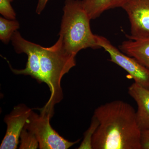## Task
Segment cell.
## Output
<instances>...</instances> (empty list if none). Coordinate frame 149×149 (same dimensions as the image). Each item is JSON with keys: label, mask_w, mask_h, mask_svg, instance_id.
<instances>
[{"label": "cell", "mask_w": 149, "mask_h": 149, "mask_svg": "<svg viewBox=\"0 0 149 149\" xmlns=\"http://www.w3.org/2000/svg\"><path fill=\"white\" fill-rule=\"evenodd\" d=\"M76 55L70 54L65 49L62 38L59 36L57 42L49 47L41 46L40 62L44 83L48 85L50 97L40 112L52 117L55 105L63 98L61 81L63 77L76 65Z\"/></svg>", "instance_id": "7a4b0ae2"}, {"label": "cell", "mask_w": 149, "mask_h": 149, "mask_svg": "<svg viewBox=\"0 0 149 149\" xmlns=\"http://www.w3.org/2000/svg\"><path fill=\"white\" fill-rule=\"evenodd\" d=\"M20 25L18 21L8 19L3 17H0V40L4 44H8L14 33L19 29Z\"/></svg>", "instance_id": "7c38bea8"}, {"label": "cell", "mask_w": 149, "mask_h": 149, "mask_svg": "<svg viewBox=\"0 0 149 149\" xmlns=\"http://www.w3.org/2000/svg\"><path fill=\"white\" fill-rule=\"evenodd\" d=\"M49 115L40 112V115L32 111L24 127L37 137L41 149H67L78 143L80 140L70 142L60 136L51 126Z\"/></svg>", "instance_id": "277c9868"}, {"label": "cell", "mask_w": 149, "mask_h": 149, "mask_svg": "<svg viewBox=\"0 0 149 149\" xmlns=\"http://www.w3.org/2000/svg\"><path fill=\"white\" fill-rule=\"evenodd\" d=\"M99 125L98 120L95 116L93 115L91 126L85 132L83 142L80 146L78 147V149H93L92 146V139Z\"/></svg>", "instance_id": "5bb4252c"}, {"label": "cell", "mask_w": 149, "mask_h": 149, "mask_svg": "<svg viewBox=\"0 0 149 149\" xmlns=\"http://www.w3.org/2000/svg\"><path fill=\"white\" fill-rule=\"evenodd\" d=\"M99 125L92 139L93 149H141V130L133 107L114 100L97 108Z\"/></svg>", "instance_id": "6da1fadb"}, {"label": "cell", "mask_w": 149, "mask_h": 149, "mask_svg": "<svg viewBox=\"0 0 149 149\" xmlns=\"http://www.w3.org/2000/svg\"><path fill=\"white\" fill-rule=\"evenodd\" d=\"M141 149H149V130L141 131Z\"/></svg>", "instance_id": "2e32d148"}, {"label": "cell", "mask_w": 149, "mask_h": 149, "mask_svg": "<svg viewBox=\"0 0 149 149\" xmlns=\"http://www.w3.org/2000/svg\"><path fill=\"white\" fill-rule=\"evenodd\" d=\"M122 8L130 23L131 40L149 38V0H128Z\"/></svg>", "instance_id": "52a82bcc"}, {"label": "cell", "mask_w": 149, "mask_h": 149, "mask_svg": "<svg viewBox=\"0 0 149 149\" xmlns=\"http://www.w3.org/2000/svg\"><path fill=\"white\" fill-rule=\"evenodd\" d=\"M32 111L24 104H20L15 107L10 114L6 116L4 121L7 128L0 149L17 148L20 134Z\"/></svg>", "instance_id": "ba28073f"}, {"label": "cell", "mask_w": 149, "mask_h": 149, "mask_svg": "<svg viewBox=\"0 0 149 149\" xmlns=\"http://www.w3.org/2000/svg\"><path fill=\"white\" fill-rule=\"evenodd\" d=\"M11 41L17 53L26 54L28 58L24 69H14L9 63L12 71L16 74L29 75L37 80L38 83H44L40 66V51L41 46L25 40L18 31L14 32Z\"/></svg>", "instance_id": "8992f818"}, {"label": "cell", "mask_w": 149, "mask_h": 149, "mask_svg": "<svg viewBox=\"0 0 149 149\" xmlns=\"http://www.w3.org/2000/svg\"><path fill=\"white\" fill-rule=\"evenodd\" d=\"M59 36L62 38L65 49L77 55L87 48L100 49L97 35L91 30V20L83 7L82 1L65 0Z\"/></svg>", "instance_id": "3957f363"}, {"label": "cell", "mask_w": 149, "mask_h": 149, "mask_svg": "<svg viewBox=\"0 0 149 149\" xmlns=\"http://www.w3.org/2000/svg\"><path fill=\"white\" fill-rule=\"evenodd\" d=\"M97 40L100 47L109 54L110 61L125 70L135 83L149 90V68L123 53L105 37L97 35Z\"/></svg>", "instance_id": "5b68a950"}, {"label": "cell", "mask_w": 149, "mask_h": 149, "mask_svg": "<svg viewBox=\"0 0 149 149\" xmlns=\"http://www.w3.org/2000/svg\"><path fill=\"white\" fill-rule=\"evenodd\" d=\"M49 0H39L36 8V12L37 14L40 15L46 7L47 3Z\"/></svg>", "instance_id": "e0dca14e"}, {"label": "cell", "mask_w": 149, "mask_h": 149, "mask_svg": "<svg viewBox=\"0 0 149 149\" xmlns=\"http://www.w3.org/2000/svg\"><path fill=\"white\" fill-rule=\"evenodd\" d=\"M13 1L0 0V13L5 18L10 19H16V13L11 4Z\"/></svg>", "instance_id": "9a60e30c"}, {"label": "cell", "mask_w": 149, "mask_h": 149, "mask_svg": "<svg viewBox=\"0 0 149 149\" xmlns=\"http://www.w3.org/2000/svg\"><path fill=\"white\" fill-rule=\"evenodd\" d=\"M128 93L137 104L136 118L142 130H149V90L135 83L128 88Z\"/></svg>", "instance_id": "9c48e42d"}, {"label": "cell", "mask_w": 149, "mask_h": 149, "mask_svg": "<svg viewBox=\"0 0 149 149\" xmlns=\"http://www.w3.org/2000/svg\"><path fill=\"white\" fill-rule=\"evenodd\" d=\"M128 0H82L83 7L91 19L99 17L106 11L121 8Z\"/></svg>", "instance_id": "8fae6325"}, {"label": "cell", "mask_w": 149, "mask_h": 149, "mask_svg": "<svg viewBox=\"0 0 149 149\" xmlns=\"http://www.w3.org/2000/svg\"><path fill=\"white\" fill-rule=\"evenodd\" d=\"M119 49L123 53L134 58L149 68V38L129 39L123 42Z\"/></svg>", "instance_id": "30bf717a"}, {"label": "cell", "mask_w": 149, "mask_h": 149, "mask_svg": "<svg viewBox=\"0 0 149 149\" xmlns=\"http://www.w3.org/2000/svg\"><path fill=\"white\" fill-rule=\"evenodd\" d=\"M20 139L19 149H37L39 147V142L35 134L24 127L20 134Z\"/></svg>", "instance_id": "4fadbf2b"}]
</instances>
